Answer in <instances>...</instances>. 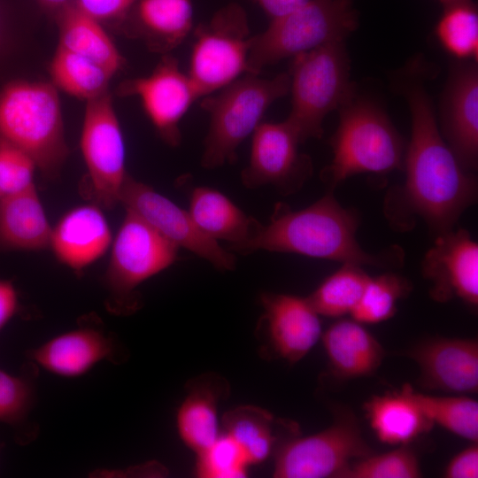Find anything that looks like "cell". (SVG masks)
Returning a JSON list of instances; mask_svg holds the SVG:
<instances>
[{
  "label": "cell",
  "instance_id": "cell-1",
  "mask_svg": "<svg viewBox=\"0 0 478 478\" xmlns=\"http://www.w3.org/2000/svg\"><path fill=\"white\" fill-rule=\"evenodd\" d=\"M427 69L414 59L395 81L409 105L412 131L404 160L405 181L389 191L384 213L396 229L409 230L420 218L437 236L453 229L476 201L478 188L474 175L461 167L439 131L425 87Z\"/></svg>",
  "mask_w": 478,
  "mask_h": 478
},
{
  "label": "cell",
  "instance_id": "cell-2",
  "mask_svg": "<svg viewBox=\"0 0 478 478\" xmlns=\"http://www.w3.org/2000/svg\"><path fill=\"white\" fill-rule=\"evenodd\" d=\"M358 225L357 212L343 207L328 191L301 210H291L282 203L276 204L268 223H260L253 236L233 252L267 251L361 266H402L405 253L397 245L376 254L364 251L356 237Z\"/></svg>",
  "mask_w": 478,
  "mask_h": 478
},
{
  "label": "cell",
  "instance_id": "cell-3",
  "mask_svg": "<svg viewBox=\"0 0 478 478\" xmlns=\"http://www.w3.org/2000/svg\"><path fill=\"white\" fill-rule=\"evenodd\" d=\"M338 112V127L329 139L333 158L320 172L330 191L358 173L404 169L405 143L377 104L355 95Z\"/></svg>",
  "mask_w": 478,
  "mask_h": 478
},
{
  "label": "cell",
  "instance_id": "cell-4",
  "mask_svg": "<svg viewBox=\"0 0 478 478\" xmlns=\"http://www.w3.org/2000/svg\"><path fill=\"white\" fill-rule=\"evenodd\" d=\"M0 140L27 153L54 178L69 153L59 97L53 84L12 81L0 89Z\"/></svg>",
  "mask_w": 478,
  "mask_h": 478
},
{
  "label": "cell",
  "instance_id": "cell-5",
  "mask_svg": "<svg viewBox=\"0 0 478 478\" xmlns=\"http://www.w3.org/2000/svg\"><path fill=\"white\" fill-rule=\"evenodd\" d=\"M289 90V73L268 79L246 73L203 97L201 107L210 120L204 140L202 167L215 169L235 163L239 146L253 134L269 107Z\"/></svg>",
  "mask_w": 478,
  "mask_h": 478
},
{
  "label": "cell",
  "instance_id": "cell-6",
  "mask_svg": "<svg viewBox=\"0 0 478 478\" xmlns=\"http://www.w3.org/2000/svg\"><path fill=\"white\" fill-rule=\"evenodd\" d=\"M344 42H335L292 58L289 72L291 109L286 120L301 143L320 138L326 116L356 95Z\"/></svg>",
  "mask_w": 478,
  "mask_h": 478
},
{
  "label": "cell",
  "instance_id": "cell-7",
  "mask_svg": "<svg viewBox=\"0 0 478 478\" xmlns=\"http://www.w3.org/2000/svg\"><path fill=\"white\" fill-rule=\"evenodd\" d=\"M358 26L351 0H309L292 12L271 19L252 36L249 68L252 74L282 59L335 42H344Z\"/></svg>",
  "mask_w": 478,
  "mask_h": 478
},
{
  "label": "cell",
  "instance_id": "cell-8",
  "mask_svg": "<svg viewBox=\"0 0 478 478\" xmlns=\"http://www.w3.org/2000/svg\"><path fill=\"white\" fill-rule=\"evenodd\" d=\"M188 75L199 97L211 95L251 73L250 35L244 10L230 4L195 29Z\"/></svg>",
  "mask_w": 478,
  "mask_h": 478
},
{
  "label": "cell",
  "instance_id": "cell-9",
  "mask_svg": "<svg viewBox=\"0 0 478 478\" xmlns=\"http://www.w3.org/2000/svg\"><path fill=\"white\" fill-rule=\"evenodd\" d=\"M371 454L355 419L338 418L322 431L292 437L275 454V478H342L352 462Z\"/></svg>",
  "mask_w": 478,
  "mask_h": 478
},
{
  "label": "cell",
  "instance_id": "cell-10",
  "mask_svg": "<svg viewBox=\"0 0 478 478\" xmlns=\"http://www.w3.org/2000/svg\"><path fill=\"white\" fill-rule=\"evenodd\" d=\"M81 149L97 204L114 207L127 173L124 139L108 90L87 101Z\"/></svg>",
  "mask_w": 478,
  "mask_h": 478
},
{
  "label": "cell",
  "instance_id": "cell-11",
  "mask_svg": "<svg viewBox=\"0 0 478 478\" xmlns=\"http://www.w3.org/2000/svg\"><path fill=\"white\" fill-rule=\"evenodd\" d=\"M112 246L105 281L117 297L127 299L146 280L172 266L179 248L130 210Z\"/></svg>",
  "mask_w": 478,
  "mask_h": 478
},
{
  "label": "cell",
  "instance_id": "cell-12",
  "mask_svg": "<svg viewBox=\"0 0 478 478\" xmlns=\"http://www.w3.org/2000/svg\"><path fill=\"white\" fill-rule=\"evenodd\" d=\"M120 204L139 215L179 249L192 252L218 270L235 268V254L206 235L189 211L128 173L120 193Z\"/></svg>",
  "mask_w": 478,
  "mask_h": 478
},
{
  "label": "cell",
  "instance_id": "cell-13",
  "mask_svg": "<svg viewBox=\"0 0 478 478\" xmlns=\"http://www.w3.org/2000/svg\"><path fill=\"white\" fill-rule=\"evenodd\" d=\"M250 159L241 173L249 189L273 186L282 195L299 190L312 176L311 158L299 150L302 143L293 127L281 122H261L253 132Z\"/></svg>",
  "mask_w": 478,
  "mask_h": 478
},
{
  "label": "cell",
  "instance_id": "cell-14",
  "mask_svg": "<svg viewBox=\"0 0 478 478\" xmlns=\"http://www.w3.org/2000/svg\"><path fill=\"white\" fill-rule=\"evenodd\" d=\"M120 96H137L161 139L168 145L181 143L180 122L199 97L188 73L178 60L166 54L147 76L121 82L116 89Z\"/></svg>",
  "mask_w": 478,
  "mask_h": 478
},
{
  "label": "cell",
  "instance_id": "cell-15",
  "mask_svg": "<svg viewBox=\"0 0 478 478\" xmlns=\"http://www.w3.org/2000/svg\"><path fill=\"white\" fill-rule=\"evenodd\" d=\"M477 61L458 60L449 73L440 104L441 135L461 167L478 164Z\"/></svg>",
  "mask_w": 478,
  "mask_h": 478
},
{
  "label": "cell",
  "instance_id": "cell-16",
  "mask_svg": "<svg viewBox=\"0 0 478 478\" xmlns=\"http://www.w3.org/2000/svg\"><path fill=\"white\" fill-rule=\"evenodd\" d=\"M422 274L431 283L430 297L445 303L459 298L478 305V244L469 232L453 229L437 235L422 260Z\"/></svg>",
  "mask_w": 478,
  "mask_h": 478
},
{
  "label": "cell",
  "instance_id": "cell-17",
  "mask_svg": "<svg viewBox=\"0 0 478 478\" xmlns=\"http://www.w3.org/2000/svg\"><path fill=\"white\" fill-rule=\"evenodd\" d=\"M405 355L417 364L422 387L461 395L477 392L476 339L434 338L409 349Z\"/></svg>",
  "mask_w": 478,
  "mask_h": 478
},
{
  "label": "cell",
  "instance_id": "cell-18",
  "mask_svg": "<svg viewBox=\"0 0 478 478\" xmlns=\"http://www.w3.org/2000/svg\"><path fill=\"white\" fill-rule=\"evenodd\" d=\"M259 300L271 349L289 363L303 359L322 335L320 314L308 298L264 292Z\"/></svg>",
  "mask_w": 478,
  "mask_h": 478
},
{
  "label": "cell",
  "instance_id": "cell-19",
  "mask_svg": "<svg viewBox=\"0 0 478 478\" xmlns=\"http://www.w3.org/2000/svg\"><path fill=\"white\" fill-rule=\"evenodd\" d=\"M111 243V229L101 209L85 204L61 218L52 228L50 246L61 263L80 271L101 258Z\"/></svg>",
  "mask_w": 478,
  "mask_h": 478
},
{
  "label": "cell",
  "instance_id": "cell-20",
  "mask_svg": "<svg viewBox=\"0 0 478 478\" xmlns=\"http://www.w3.org/2000/svg\"><path fill=\"white\" fill-rule=\"evenodd\" d=\"M228 390L225 378L212 373L195 377L188 383L175 422L181 440L195 453L209 446L221 434L218 411Z\"/></svg>",
  "mask_w": 478,
  "mask_h": 478
},
{
  "label": "cell",
  "instance_id": "cell-21",
  "mask_svg": "<svg viewBox=\"0 0 478 478\" xmlns=\"http://www.w3.org/2000/svg\"><path fill=\"white\" fill-rule=\"evenodd\" d=\"M112 341L102 331L80 328L59 334L31 350L32 360L58 376L75 378L113 355Z\"/></svg>",
  "mask_w": 478,
  "mask_h": 478
},
{
  "label": "cell",
  "instance_id": "cell-22",
  "mask_svg": "<svg viewBox=\"0 0 478 478\" xmlns=\"http://www.w3.org/2000/svg\"><path fill=\"white\" fill-rule=\"evenodd\" d=\"M126 33L156 53L168 54L193 27L191 0H137L126 18ZM125 19V20H126Z\"/></svg>",
  "mask_w": 478,
  "mask_h": 478
},
{
  "label": "cell",
  "instance_id": "cell-23",
  "mask_svg": "<svg viewBox=\"0 0 478 478\" xmlns=\"http://www.w3.org/2000/svg\"><path fill=\"white\" fill-rule=\"evenodd\" d=\"M332 373L350 380L373 375L381 366L385 351L379 341L352 320H339L320 337Z\"/></svg>",
  "mask_w": 478,
  "mask_h": 478
},
{
  "label": "cell",
  "instance_id": "cell-24",
  "mask_svg": "<svg viewBox=\"0 0 478 478\" xmlns=\"http://www.w3.org/2000/svg\"><path fill=\"white\" fill-rule=\"evenodd\" d=\"M188 211L206 235L226 241L232 252L251 238L260 224L226 195L206 186L192 189Z\"/></svg>",
  "mask_w": 478,
  "mask_h": 478
},
{
  "label": "cell",
  "instance_id": "cell-25",
  "mask_svg": "<svg viewBox=\"0 0 478 478\" xmlns=\"http://www.w3.org/2000/svg\"><path fill=\"white\" fill-rule=\"evenodd\" d=\"M51 231L35 184L0 197L1 249H45L50 246Z\"/></svg>",
  "mask_w": 478,
  "mask_h": 478
},
{
  "label": "cell",
  "instance_id": "cell-26",
  "mask_svg": "<svg viewBox=\"0 0 478 478\" xmlns=\"http://www.w3.org/2000/svg\"><path fill=\"white\" fill-rule=\"evenodd\" d=\"M363 407L378 439L390 445H407L434 426L403 388L373 396Z\"/></svg>",
  "mask_w": 478,
  "mask_h": 478
},
{
  "label": "cell",
  "instance_id": "cell-27",
  "mask_svg": "<svg viewBox=\"0 0 478 478\" xmlns=\"http://www.w3.org/2000/svg\"><path fill=\"white\" fill-rule=\"evenodd\" d=\"M58 46L102 66L112 75L123 68L125 59L103 25L84 13L73 1L55 13Z\"/></svg>",
  "mask_w": 478,
  "mask_h": 478
},
{
  "label": "cell",
  "instance_id": "cell-28",
  "mask_svg": "<svg viewBox=\"0 0 478 478\" xmlns=\"http://www.w3.org/2000/svg\"><path fill=\"white\" fill-rule=\"evenodd\" d=\"M275 424L268 411L251 405L231 409L222 418L223 432L241 447L251 466L266 461L274 451Z\"/></svg>",
  "mask_w": 478,
  "mask_h": 478
},
{
  "label": "cell",
  "instance_id": "cell-29",
  "mask_svg": "<svg viewBox=\"0 0 478 478\" xmlns=\"http://www.w3.org/2000/svg\"><path fill=\"white\" fill-rule=\"evenodd\" d=\"M50 73L56 88L87 101L107 91L113 76L99 64L60 46L50 62Z\"/></svg>",
  "mask_w": 478,
  "mask_h": 478
},
{
  "label": "cell",
  "instance_id": "cell-30",
  "mask_svg": "<svg viewBox=\"0 0 478 478\" xmlns=\"http://www.w3.org/2000/svg\"><path fill=\"white\" fill-rule=\"evenodd\" d=\"M403 389L435 425L469 440L478 439V403L465 395L432 396L418 392L409 384Z\"/></svg>",
  "mask_w": 478,
  "mask_h": 478
},
{
  "label": "cell",
  "instance_id": "cell-31",
  "mask_svg": "<svg viewBox=\"0 0 478 478\" xmlns=\"http://www.w3.org/2000/svg\"><path fill=\"white\" fill-rule=\"evenodd\" d=\"M369 279L361 266L343 264L307 298L320 316L338 318L351 314Z\"/></svg>",
  "mask_w": 478,
  "mask_h": 478
},
{
  "label": "cell",
  "instance_id": "cell-32",
  "mask_svg": "<svg viewBox=\"0 0 478 478\" xmlns=\"http://www.w3.org/2000/svg\"><path fill=\"white\" fill-rule=\"evenodd\" d=\"M436 34L443 48L458 60L478 57V13L472 1L444 8Z\"/></svg>",
  "mask_w": 478,
  "mask_h": 478
},
{
  "label": "cell",
  "instance_id": "cell-33",
  "mask_svg": "<svg viewBox=\"0 0 478 478\" xmlns=\"http://www.w3.org/2000/svg\"><path fill=\"white\" fill-rule=\"evenodd\" d=\"M411 289L409 281L396 274L370 277L351 315L361 324L387 320L395 314L397 302L407 296Z\"/></svg>",
  "mask_w": 478,
  "mask_h": 478
},
{
  "label": "cell",
  "instance_id": "cell-34",
  "mask_svg": "<svg viewBox=\"0 0 478 478\" xmlns=\"http://www.w3.org/2000/svg\"><path fill=\"white\" fill-rule=\"evenodd\" d=\"M196 455L195 474L201 478H243L251 466L241 447L223 431Z\"/></svg>",
  "mask_w": 478,
  "mask_h": 478
},
{
  "label": "cell",
  "instance_id": "cell-35",
  "mask_svg": "<svg viewBox=\"0 0 478 478\" xmlns=\"http://www.w3.org/2000/svg\"><path fill=\"white\" fill-rule=\"evenodd\" d=\"M421 468L416 454L406 445L355 460L342 478H419Z\"/></svg>",
  "mask_w": 478,
  "mask_h": 478
},
{
  "label": "cell",
  "instance_id": "cell-36",
  "mask_svg": "<svg viewBox=\"0 0 478 478\" xmlns=\"http://www.w3.org/2000/svg\"><path fill=\"white\" fill-rule=\"evenodd\" d=\"M36 165L23 150L0 140V195L23 190L34 184Z\"/></svg>",
  "mask_w": 478,
  "mask_h": 478
},
{
  "label": "cell",
  "instance_id": "cell-37",
  "mask_svg": "<svg viewBox=\"0 0 478 478\" xmlns=\"http://www.w3.org/2000/svg\"><path fill=\"white\" fill-rule=\"evenodd\" d=\"M32 392L26 380L0 369V422L21 421L30 410Z\"/></svg>",
  "mask_w": 478,
  "mask_h": 478
},
{
  "label": "cell",
  "instance_id": "cell-38",
  "mask_svg": "<svg viewBox=\"0 0 478 478\" xmlns=\"http://www.w3.org/2000/svg\"><path fill=\"white\" fill-rule=\"evenodd\" d=\"M73 2L84 13L103 25L124 21L137 0H73Z\"/></svg>",
  "mask_w": 478,
  "mask_h": 478
},
{
  "label": "cell",
  "instance_id": "cell-39",
  "mask_svg": "<svg viewBox=\"0 0 478 478\" xmlns=\"http://www.w3.org/2000/svg\"><path fill=\"white\" fill-rule=\"evenodd\" d=\"M443 474L446 478H477V442L472 443L470 446L456 454L447 464Z\"/></svg>",
  "mask_w": 478,
  "mask_h": 478
},
{
  "label": "cell",
  "instance_id": "cell-40",
  "mask_svg": "<svg viewBox=\"0 0 478 478\" xmlns=\"http://www.w3.org/2000/svg\"><path fill=\"white\" fill-rule=\"evenodd\" d=\"M18 306L17 291L12 282L0 280V330L16 312Z\"/></svg>",
  "mask_w": 478,
  "mask_h": 478
},
{
  "label": "cell",
  "instance_id": "cell-41",
  "mask_svg": "<svg viewBox=\"0 0 478 478\" xmlns=\"http://www.w3.org/2000/svg\"><path fill=\"white\" fill-rule=\"evenodd\" d=\"M271 19L283 16L309 0H256Z\"/></svg>",
  "mask_w": 478,
  "mask_h": 478
},
{
  "label": "cell",
  "instance_id": "cell-42",
  "mask_svg": "<svg viewBox=\"0 0 478 478\" xmlns=\"http://www.w3.org/2000/svg\"><path fill=\"white\" fill-rule=\"evenodd\" d=\"M37 3L47 11L53 12L54 14L61 8L73 0H36Z\"/></svg>",
  "mask_w": 478,
  "mask_h": 478
},
{
  "label": "cell",
  "instance_id": "cell-43",
  "mask_svg": "<svg viewBox=\"0 0 478 478\" xmlns=\"http://www.w3.org/2000/svg\"><path fill=\"white\" fill-rule=\"evenodd\" d=\"M7 38V24L2 8L0 7V51L4 47Z\"/></svg>",
  "mask_w": 478,
  "mask_h": 478
},
{
  "label": "cell",
  "instance_id": "cell-44",
  "mask_svg": "<svg viewBox=\"0 0 478 478\" xmlns=\"http://www.w3.org/2000/svg\"><path fill=\"white\" fill-rule=\"evenodd\" d=\"M443 7L451 6L458 4L466 3L472 0H439Z\"/></svg>",
  "mask_w": 478,
  "mask_h": 478
},
{
  "label": "cell",
  "instance_id": "cell-45",
  "mask_svg": "<svg viewBox=\"0 0 478 478\" xmlns=\"http://www.w3.org/2000/svg\"><path fill=\"white\" fill-rule=\"evenodd\" d=\"M0 197H1V195H0Z\"/></svg>",
  "mask_w": 478,
  "mask_h": 478
}]
</instances>
